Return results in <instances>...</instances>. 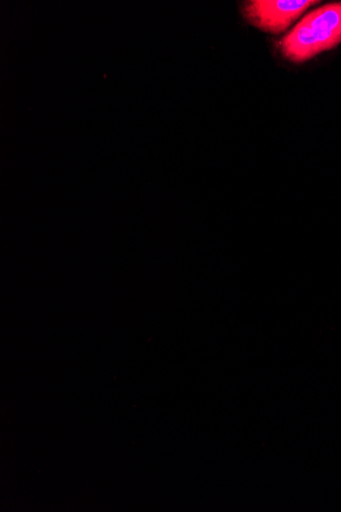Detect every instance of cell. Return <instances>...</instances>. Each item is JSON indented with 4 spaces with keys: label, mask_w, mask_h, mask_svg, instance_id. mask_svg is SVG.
<instances>
[{
    "label": "cell",
    "mask_w": 341,
    "mask_h": 512,
    "mask_svg": "<svg viewBox=\"0 0 341 512\" xmlns=\"http://www.w3.org/2000/svg\"><path fill=\"white\" fill-rule=\"evenodd\" d=\"M341 44V3L323 6L308 14L280 43L283 57L305 63Z\"/></svg>",
    "instance_id": "cell-1"
},
{
    "label": "cell",
    "mask_w": 341,
    "mask_h": 512,
    "mask_svg": "<svg viewBox=\"0 0 341 512\" xmlns=\"http://www.w3.org/2000/svg\"><path fill=\"white\" fill-rule=\"evenodd\" d=\"M316 4L314 0H252L243 5L242 15L254 27L279 34Z\"/></svg>",
    "instance_id": "cell-2"
}]
</instances>
